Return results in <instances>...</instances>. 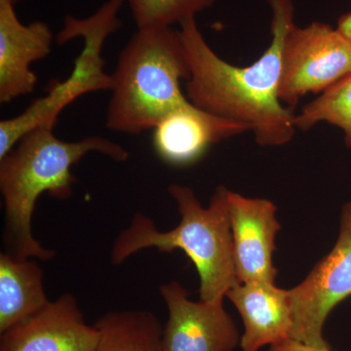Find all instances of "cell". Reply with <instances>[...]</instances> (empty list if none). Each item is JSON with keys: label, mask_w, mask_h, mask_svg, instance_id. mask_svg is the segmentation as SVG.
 <instances>
[{"label": "cell", "mask_w": 351, "mask_h": 351, "mask_svg": "<svg viewBox=\"0 0 351 351\" xmlns=\"http://www.w3.org/2000/svg\"><path fill=\"white\" fill-rule=\"evenodd\" d=\"M54 127L40 126L25 134L0 159V191L4 205L3 241L6 253L20 258L49 261L55 252L34 239L32 219L39 196L47 193L56 199L73 193L75 177L71 167L91 152L117 162L129 158L121 145L100 136L64 142Z\"/></svg>", "instance_id": "2"}, {"label": "cell", "mask_w": 351, "mask_h": 351, "mask_svg": "<svg viewBox=\"0 0 351 351\" xmlns=\"http://www.w3.org/2000/svg\"><path fill=\"white\" fill-rule=\"evenodd\" d=\"M138 29L171 27L195 18L214 5L216 0H125Z\"/></svg>", "instance_id": "17"}, {"label": "cell", "mask_w": 351, "mask_h": 351, "mask_svg": "<svg viewBox=\"0 0 351 351\" xmlns=\"http://www.w3.org/2000/svg\"><path fill=\"white\" fill-rule=\"evenodd\" d=\"M96 351H161L163 328L147 311H110L97 320Z\"/></svg>", "instance_id": "15"}, {"label": "cell", "mask_w": 351, "mask_h": 351, "mask_svg": "<svg viewBox=\"0 0 351 351\" xmlns=\"http://www.w3.org/2000/svg\"><path fill=\"white\" fill-rule=\"evenodd\" d=\"M8 1L12 2L13 4H16L17 2H19L20 0H8Z\"/></svg>", "instance_id": "21"}, {"label": "cell", "mask_w": 351, "mask_h": 351, "mask_svg": "<svg viewBox=\"0 0 351 351\" xmlns=\"http://www.w3.org/2000/svg\"><path fill=\"white\" fill-rule=\"evenodd\" d=\"M271 9V43L249 66H233L210 47L195 18L180 23L189 66L186 97L196 108L248 126L262 147H278L295 133L293 108L279 99L284 39L295 25L293 0H265Z\"/></svg>", "instance_id": "1"}, {"label": "cell", "mask_w": 351, "mask_h": 351, "mask_svg": "<svg viewBox=\"0 0 351 351\" xmlns=\"http://www.w3.org/2000/svg\"><path fill=\"white\" fill-rule=\"evenodd\" d=\"M269 351H331L330 346L322 348L302 343L298 339L289 338L270 346Z\"/></svg>", "instance_id": "18"}, {"label": "cell", "mask_w": 351, "mask_h": 351, "mask_svg": "<svg viewBox=\"0 0 351 351\" xmlns=\"http://www.w3.org/2000/svg\"><path fill=\"white\" fill-rule=\"evenodd\" d=\"M320 122H327L351 136V73L325 90L315 100L295 114V128L307 131Z\"/></svg>", "instance_id": "16"}, {"label": "cell", "mask_w": 351, "mask_h": 351, "mask_svg": "<svg viewBox=\"0 0 351 351\" xmlns=\"http://www.w3.org/2000/svg\"><path fill=\"white\" fill-rule=\"evenodd\" d=\"M337 29L345 34L346 38L351 39V12L345 14L339 18Z\"/></svg>", "instance_id": "19"}, {"label": "cell", "mask_w": 351, "mask_h": 351, "mask_svg": "<svg viewBox=\"0 0 351 351\" xmlns=\"http://www.w3.org/2000/svg\"><path fill=\"white\" fill-rule=\"evenodd\" d=\"M351 73V39L325 23L294 25L284 39L279 99L291 108Z\"/></svg>", "instance_id": "6"}, {"label": "cell", "mask_w": 351, "mask_h": 351, "mask_svg": "<svg viewBox=\"0 0 351 351\" xmlns=\"http://www.w3.org/2000/svg\"><path fill=\"white\" fill-rule=\"evenodd\" d=\"M293 325L291 338L316 346H329L323 328L330 313L351 295V202L341 210V228L334 248L306 278L291 289Z\"/></svg>", "instance_id": "7"}, {"label": "cell", "mask_w": 351, "mask_h": 351, "mask_svg": "<svg viewBox=\"0 0 351 351\" xmlns=\"http://www.w3.org/2000/svg\"><path fill=\"white\" fill-rule=\"evenodd\" d=\"M98 343V329L69 293L0 334V351H96Z\"/></svg>", "instance_id": "10"}, {"label": "cell", "mask_w": 351, "mask_h": 351, "mask_svg": "<svg viewBox=\"0 0 351 351\" xmlns=\"http://www.w3.org/2000/svg\"><path fill=\"white\" fill-rule=\"evenodd\" d=\"M125 0H108L84 19L66 16L57 41L64 44L71 39L82 38V52L66 80L53 86L49 93L34 101L17 117L0 122V159L29 131L40 126L54 127L64 108L83 95L112 90V76L104 69L101 51L108 36L121 27L119 12Z\"/></svg>", "instance_id": "5"}, {"label": "cell", "mask_w": 351, "mask_h": 351, "mask_svg": "<svg viewBox=\"0 0 351 351\" xmlns=\"http://www.w3.org/2000/svg\"><path fill=\"white\" fill-rule=\"evenodd\" d=\"M168 191L181 214L179 225L169 232H159L151 218L136 214L113 242L112 263L119 265L152 247L165 253L182 250L197 270L200 301L223 302L228 291L239 283L228 209L230 191L225 186L217 188L208 208L201 205L189 186L175 184Z\"/></svg>", "instance_id": "3"}, {"label": "cell", "mask_w": 351, "mask_h": 351, "mask_svg": "<svg viewBox=\"0 0 351 351\" xmlns=\"http://www.w3.org/2000/svg\"><path fill=\"white\" fill-rule=\"evenodd\" d=\"M235 274L239 283L265 281L274 283V265L276 233L281 226L274 202L228 193Z\"/></svg>", "instance_id": "9"}, {"label": "cell", "mask_w": 351, "mask_h": 351, "mask_svg": "<svg viewBox=\"0 0 351 351\" xmlns=\"http://www.w3.org/2000/svg\"><path fill=\"white\" fill-rule=\"evenodd\" d=\"M53 40L48 25L23 24L15 4L0 0V103H10L34 91L38 76L32 64L49 55Z\"/></svg>", "instance_id": "11"}, {"label": "cell", "mask_w": 351, "mask_h": 351, "mask_svg": "<svg viewBox=\"0 0 351 351\" xmlns=\"http://www.w3.org/2000/svg\"><path fill=\"white\" fill-rule=\"evenodd\" d=\"M226 297L241 315L244 332L242 351H258L291 338L294 316L291 290L265 281L237 283Z\"/></svg>", "instance_id": "13"}, {"label": "cell", "mask_w": 351, "mask_h": 351, "mask_svg": "<svg viewBox=\"0 0 351 351\" xmlns=\"http://www.w3.org/2000/svg\"><path fill=\"white\" fill-rule=\"evenodd\" d=\"M51 301L43 271L32 258L0 254V334L44 308Z\"/></svg>", "instance_id": "14"}, {"label": "cell", "mask_w": 351, "mask_h": 351, "mask_svg": "<svg viewBox=\"0 0 351 351\" xmlns=\"http://www.w3.org/2000/svg\"><path fill=\"white\" fill-rule=\"evenodd\" d=\"M112 76L106 125L137 135L152 130L171 113L191 107L181 88L189 66L180 31L138 29L119 55Z\"/></svg>", "instance_id": "4"}, {"label": "cell", "mask_w": 351, "mask_h": 351, "mask_svg": "<svg viewBox=\"0 0 351 351\" xmlns=\"http://www.w3.org/2000/svg\"><path fill=\"white\" fill-rule=\"evenodd\" d=\"M159 292L168 311L161 351H232L239 345V331L223 302L191 301L177 281Z\"/></svg>", "instance_id": "8"}, {"label": "cell", "mask_w": 351, "mask_h": 351, "mask_svg": "<svg viewBox=\"0 0 351 351\" xmlns=\"http://www.w3.org/2000/svg\"><path fill=\"white\" fill-rule=\"evenodd\" d=\"M346 143L348 147H351V136L350 137L346 138Z\"/></svg>", "instance_id": "20"}, {"label": "cell", "mask_w": 351, "mask_h": 351, "mask_svg": "<svg viewBox=\"0 0 351 351\" xmlns=\"http://www.w3.org/2000/svg\"><path fill=\"white\" fill-rule=\"evenodd\" d=\"M152 130V145L159 158L169 165L186 167L199 161L211 145L250 129L191 105L167 115Z\"/></svg>", "instance_id": "12"}]
</instances>
